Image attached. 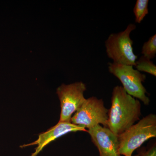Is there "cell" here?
Listing matches in <instances>:
<instances>
[{"label":"cell","instance_id":"6da1fadb","mask_svg":"<svg viewBox=\"0 0 156 156\" xmlns=\"http://www.w3.org/2000/svg\"><path fill=\"white\" fill-rule=\"evenodd\" d=\"M111 103L108 110V128L119 136L140 120L141 104L120 86L113 89Z\"/></svg>","mask_w":156,"mask_h":156},{"label":"cell","instance_id":"7a4b0ae2","mask_svg":"<svg viewBox=\"0 0 156 156\" xmlns=\"http://www.w3.org/2000/svg\"><path fill=\"white\" fill-rule=\"evenodd\" d=\"M156 137V116L150 114L119 135L121 155L132 156L145 141Z\"/></svg>","mask_w":156,"mask_h":156},{"label":"cell","instance_id":"3957f363","mask_svg":"<svg viewBox=\"0 0 156 156\" xmlns=\"http://www.w3.org/2000/svg\"><path fill=\"white\" fill-rule=\"evenodd\" d=\"M136 28L135 24L130 23L124 31L110 34L105 41L107 55L113 62L135 66L137 56L134 53L130 34Z\"/></svg>","mask_w":156,"mask_h":156},{"label":"cell","instance_id":"277c9868","mask_svg":"<svg viewBox=\"0 0 156 156\" xmlns=\"http://www.w3.org/2000/svg\"><path fill=\"white\" fill-rule=\"evenodd\" d=\"M108 69L109 72L119 80L128 95L141 101L145 105L149 104L150 100L143 84L146 79L145 75L134 69L132 66L114 62H109Z\"/></svg>","mask_w":156,"mask_h":156},{"label":"cell","instance_id":"5b68a950","mask_svg":"<svg viewBox=\"0 0 156 156\" xmlns=\"http://www.w3.org/2000/svg\"><path fill=\"white\" fill-rule=\"evenodd\" d=\"M108 112L103 99L92 96L86 99L72 117L71 122L86 129L100 125L108 128Z\"/></svg>","mask_w":156,"mask_h":156},{"label":"cell","instance_id":"8992f818","mask_svg":"<svg viewBox=\"0 0 156 156\" xmlns=\"http://www.w3.org/2000/svg\"><path fill=\"white\" fill-rule=\"evenodd\" d=\"M86 90L87 86L82 82H76L69 85L63 84L57 88L56 93L61 106L58 122H71L73 115L86 100L84 93Z\"/></svg>","mask_w":156,"mask_h":156},{"label":"cell","instance_id":"52a82bcc","mask_svg":"<svg viewBox=\"0 0 156 156\" xmlns=\"http://www.w3.org/2000/svg\"><path fill=\"white\" fill-rule=\"evenodd\" d=\"M87 132L97 147L99 156H121L119 152V136L108 128L98 125L88 129Z\"/></svg>","mask_w":156,"mask_h":156},{"label":"cell","instance_id":"ba28073f","mask_svg":"<svg viewBox=\"0 0 156 156\" xmlns=\"http://www.w3.org/2000/svg\"><path fill=\"white\" fill-rule=\"evenodd\" d=\"M77 131L87 132V130L83 126L74 125L71 122H58L55 126L46 132L40 134L38 138L35 141L29 144H24L20 147L23 148L30 146L37 145L34 152L30 156H37L45 146L52 141L69 132Z\"/></svg>","mask_w":156,"mask_h":156},{"label":"cell","instance_id":"9c48e42d","mask_svg":"<svg viewBox=\"0 0 156 156\" xmlns=\"http://www.w3.org/2000/svg\"><path fill=\"white\" fill-rule=\"evenodd\" d=\"M135 67L139 72H143L156 76V66L150 59L142 56L135 62Z\"/></svg>","mask_w":156,"mask_h":156},{"label":"cell","instance_id":"30bf717a","mask_svg":"<svg viewBox=\"0 0 156 156\" xmlns=\"http://www.w3.org/2000/svg\"><path fill=\"white\" fill-rule=\"evenodd\" d=\"M148 0H137L133 9L136 23H140L149 13Z\"/></svg>","mask_w":156,"mask_h":156},{"label":"cell","instance_id":"8fae6325","mask_svg":"<svg viewBox=\"0 0 156 156\" xmlns=\"http://www.w3.org/2000/svg\"><path fill=\"white\" fill-rule=\"evenodd\" d=\"M141 54H142V56H145L151 60L156 57V34L151 37L147 41L143 44L141 49Z\"/></svg>","mask_w":156,"mask_h":156},{"label":"cell","instance_id":"7c38bea8","mask_svg":"<svg viewBox=\"0 0 156 156\" xmlns=\"http://www.w3.org/2000/svg\"><path fill=\"white\" fill-rule=\"evenodd\" d=\"M142 156H156V144L151 147L147 150H141Z\"/></svg>","mask_w":156,"mask_h":156},{"label":"cell","instance_id":"4fadbf2b","mask_svg":"<svg viewBox=\"0 0 156 156\" xmlns=\"http://www.w3.org/2000/svg\"><path fill=\"white\" fill-rule=\"evenodd\" d=\"M142 156V153H141V150L139 152H138V154H137L135 155L134 156Z\"/></svg>","mask_w":156,"mask_h":156}]
</instances>
